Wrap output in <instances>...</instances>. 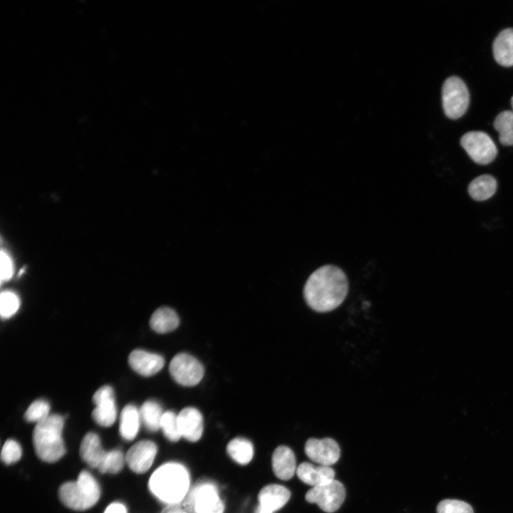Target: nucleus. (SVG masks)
Instances as JSON below:
<instances>
[{
    "mask_svg": "<svg viewBox=\"0 0 513 513\" xmlns=\"http://www.w3.org/2000/svg\"><path fill=\"white\" fill-rule=\"evenodd\" d=\"M348 281L339 267L327 264L314 271L306 280L304 297L317 312H328L339 306L346 297Z\"/></svg>",
    "mask_w": 513,
    "mask_h": 513,
    "instance_id": "f257e3e1",
    "label": "nucleus"
},
{
    "mask_svg": "<svg viewBox=\"0 0 513 513\" xmlns=\"http://www.w3.org/2000/svg\"><path fill=\"white\" fill-rule=\"evenodd\" d=\"M189 483V474L183 466L167 463L160 467L152 475L149 487L161 501L176 503L186 494Z\"/></svg>",
    "mask_w": 513,
    "mask_h": 513,
    "instance_id": "f03ea898",
    "label": "nucleus"
},
{
    "mask_svg": "<svg viewBox=\"0 0 513 513\" xmlns=\"http://www.w3.org/2000/svg\"><path fill=\"white\" fill-rule=\"evenodd\" d=\"M63 423V418L57 414L48 415L36 423L33 432V443L36 455L43 461L54 462L64 455Z\"/></svg>",
    "mask_w": 513,
    "mask_h": 513,
    "instance_id": "7ed1b4c3",
    "label": "nucleus"
},
{
    "mask_svg": "<svg viewBox=\"0 0 513 513\" xmlns=\"http://www.w3.org/2000/svg\"><path fill=\"white\" fill-rule=\"evenodd\" d=\"M100 490L95 478L87 471L79 473L76 482L63 483L58 489L61 502L67 507L83 511L93 507L99 499Z\"/></svg>",
    "mask_w": 513,
    "mask_h": 513,
    "instance_id": "20e7f679",
    "label": "nucleus"
},
{
    "mask_svg": "<svg viewBox=\"0 0 513 513\" xmlns=\"http://www.w3.org/2000/svg\"><path fill=\"white\" fill-rule=\"evenodd\" d=\"M470 103L468 89L457 76L447 78L442 86V104L447 117L457 119L467 110Z\"/></svg>",
    "mask_w": 513,
    "mask_h": 513,
    "instance_id": "39448f33",
    "label": "nucleus"
},
{
    "mask_svg": "<svg viewBox=\"0 0 513 513\" xmlns=\"http://www.w3.org/2000/svg\"><path fill=\"white\" fill-rule=\"evenodd\" d=\"M346 497L343 484L336 480L311 487L306 494L305 499L309 503L316 504L323 512L332 513L338 510Z\"/></svg>",
    "mask_w": 513,
    "mask_h": 513,
    "instance_id": "423d86ee",
    "label": "nucleus"
},
{
    "mask_svg": "<svg viewBox=\"0 0 513 513\" xmlns=\"http://www.w3.org/2000/svg\"><path fill=\"white\" fill-rule=\"evenodd\" d=\"M460 144L470 158L477 164L490 163L497 156V147L491 138L481 131H470L463 135Z\"/></svg>",
    "mask_w": 513,
    "mask_h": 513,
    "instance_id": "0eeeda50",
    "label": "nucleus"
},
{
    "mask_svg": "<svg viewBox=\"0 0 513 513\" xmlns=\"http://www.w3.org/2000/svg\"><path fill=\"white\" fill-rule=\"evenodd\" d=\"M169 370L175 381L184 386L197 385L204 375V368L201 363L185 353H178L173 357Z\"/></svg>",
    "mask_w": 513,
    "mask_h": 513,
    "instance_id": "6e6552de",
    "label": "nucleus"
},
{
    "mask_svg": "<svg viewBox=\"0 0 513 513\" xmlns=\"http://www.w3.org/2000/svg\"><path fill=\"white\" fill-rule=\"evenodd\" d=\"M307 457L313 462L325 466L335 464L339 459L341 450L338 443L332 438H309L304 445Z\"/></svg>",
    "mask_w": 513,
    "mask_h": 513,
    "instance_id": "1a4fd4ad",
    "label": "nucleus"
},
{
    "mask_svg": "<svg viewBox=\"0 0 513 513\" xmlns=\"http://www.w3.org/2000/svg\"><path fill=\"white\" fill-rule=\"evenodd\" d=\"M93 401L95 405L92 412L93 419L101 426H111L115 421L117 415L113 388L109 385L100 387L94 393Z\"/></svg>",
    "mask_w": 513,
    "mask_h": 513,
    "instance_id": "9d476101",
    "label": "nucleus"
},
{
    "mask_svg": "<svg viewBox=\"0 0 513 513\" xmlns=\"http://www.w3.org/2000/svg\"><path fill=\"white\" fill-rule=\"evenodd\" d=\"M190 496V501L196 513H223V502L213 484H200L193 489Z\"/></svg>",
    "mask_w": 513,
    "mask_h": 513,
    "instance_id": "9b49d317",
    "label": "nucleus"
},
{
    "mask_svg": "<svg viewBox=\"0 0 513 513\" xmlns=\"http://www.w3.org/2000/svg\"><path fill=\"white\" fill-rule=\"evenodd\" d=\"M157 450V446L153 442L147 440L140 441L128 450L125 462L133 472L144 473L152 465Z\"/></svg>",
    "mask_w": 513,
    "mask_h": 513,
    "instance_id": "f8f14e48",
    "label": "nucleus"
},
{
    "mask_svg": "<svg viewBox=\"0 0 513 513\" xmlns=\"http://www.w3.org/2000/svg\"><path fill=\"white\" fill-rule=\"evenodd\" d=\"M128 363L140 375L151 376L162 368L165 361L160 355L136 349L130 353Z\"/></svg>",
    "mask_w": 513,
    "mask_h": 513,
    "instance_id": "ddd939ff",
    "label": "nucleus"
},
{
    "mask_svg": "<svg viewBox=\"0 0 513 513\" xmlns=\"http://www.w3.org/2000/svg\"><path fill=\"white\" fill-rule=\"evenodd\" d=\"M178 425L182 437L190 442L199 440L203 432V418L196 408L187 407L177 415Z\"/></svg>",
    "mask_w": 513,
    "mask_h": 513,
    "instance_id": "4468645a",
    "label": "nucleus"
},
{
    "mask_svg": "<svg viewBox=\"0 0 513 513\" xmlns=\"http://www.w3.org/2000/svg\"><path fill=\"white\" fill-rule=\"evenodd\" d=\"M296 473L301 481L312 487L335 480V472L330 466L315 465L307 462L301 463Z\"/></svg>",
    "mask_w": 513,
    "mask_h": 513,
    "instance_id": "2eb2a0df",
    "label": "nucleus"
},
{
    "mask_svg": "<svg viewBox=\"0 0 513 513\" xmlns=\"http://www.w3.org/2000/svg\"><path fill=\"white\" fill-rule=\"evenodd\" d=\"M271 464L274 473L282 480L291 479L296 472L294 453L287 446L281 445L275 449Z\"/></svg>",
    "mask_w": 513,
    "mask_h": 513,
    "instance_id": "dca6fc26",
    "label": "nucleus"
},
{
    "mask_svg": "<svg viewBox=\"0 0 513 513\" xmlns=\"http://www.w3.org/2000/svg\"><path fill=\"white\" fill-rule=\"evenodd\" d=\"M291 496L289 490L279 484H271L264 487L258 494L259 504L271 512L283 507Z\"/></svg>",
    "mask_w": 513,
    "mask_h": 513,
    "instance_id": "f3484780",
    "label": "nucleus"
},
{
    "mask_svg": "<svg viewBox=\"0 0 513 513\" xmlns=\"http://www.w3.org/2000/svg\"><path fill=\"white\" fill-rule=\"evenodd\" d=\"M492 52L495 61L501 66H513V28L502 30L494 38Z\"/></svg>",
    "mask_w": 513,
    "mask_h": 513,
    "instance_id": "a211bd4d",
    "label": "nucleus"
},
{
    "mask_svg": "<svg viewBox=\"0 0 513 513\" xmlns=\"http://www.w3.org/2000/svg\"><path fill=\"white\" fill-rule=\"evenodd\" d=\"M106 453L101 446L98 435L88 432L84 436L80 446V455L89 466L98 468Z\"/></svg>",
    "mask_w": 513,
    "mask_h": 513,
    "instance_id": "6ab92c4d",
    "label": "nucleus"
},
{
    "mask_svg": "<svg viewBox=\"0 0 513 513\" xmlns=\"http://www.w3.org/2000/svg\"><path fill=\"white\" fill-rule=\"evenodd\" d=\"M180 323L177 313L169 307H160L152 315L150 320L151 328L159 333H166L175 330Z\"/></svg>",
    "mask_w": 513,
    "mask_h": 513,
    "instance_id": "aec40b11",
    "label": "nucleus"
},
{
    "mask_svg": "<svg viewBox=\"0 0 513 513\" xmlns=\"http://www.w3.org/2000/svg\"><path fill=\"white\" fill-rule=\"evenodd\" d=\"M140 422L139 410L135 406L129 404L124 407L120 414L119 428L123 439L133 440L138 435Z\"/></svg>",
    "mask_w": 513,
    "mask_h": 513,
    "instance_id": "412c9836",
    "label": "nucleus"
},
{
    "mask_svg": "<svg viewBox=\"0 0 513 513\" xmlns=\"http://www.w3.org/2000/svg\"><path fill=\"white\" fill-rule=\"evenodd\" d=\"M497 183L489 175H482L474 179L468 186L470 197L476 201L490 198L496 192Z\"/></svg>",
    "mask_w": 513,
    "mask_h": 513,
    "instance_id": "4be33fe9",
    "label": "nucleus"
},
{
    "mask_svg": "<svg viewBox=\"0 0 513 513\" xmlns=\"http://www.w3.org/2000/svg\"><path fill=\"white\" fill-rule=\"evenodd\" d=\"M140 420L145 428L150 432L157 431L163 412L160 404L153 400L145 401L139 410Z\"/></svg>",
    "mask_w": 513,
    "mask_h": 513,
    "instance_id": "5701e85b",
    "label": "nucleus"
},
{
    "mask_svg": "<svg viewBox=\"0 0 513 513\" xmlns=\"http://www.w3.org/2000/svg\"><path fill=\"white\" fill-rule=\"evenodd\" d=\"M227 451L233 460L243 465L248 464L254 455L252 442L243 437H236L232 440L227 446Z\"/></svg>",
    "mask_w": 513,
    "mask_h": 513,
    "instance_id": "b1692460",
    "label": "nucleus"
},
{
    "mask_svg": "<svg viewBox=\"0 0 513 513\" xmlns=\"http://www.w3.org/2000/svg\"><path fill=\"white\" fill-rule=\"evenodd\" d=\"M494 128L499 133V140L505 146L513 145V112L504 110L495 118Z\"/></svg>",
    "mask_w": 513,
    "mask_h": 513,
    "instance_id": "393cba45",
    "label": "nucleus"
},
{
    "mask_svg": "<svg viewBox=\"0 0 513 513\" xmlns=\"http://www.w3.org/2000/svg\"><path fill=\"white\" fill-rule=\"evenodd\" d=\"M125 462V456L119 450H113L107 452L103 462L98 467L102 473L115 474L120 472Z\"/></svg>",
    "mask_w": 513,
    "mask_h": 513,
    "instance_id": "a878e982",
    "label": "nucleus"
},
{
    "mask_svg": "<svg viewBox=\"0 0 513 513\" xmlns=\"http://www.w3.org/2000/svg\"><path fill=\"white\" fill-rule=\"evenodd\" d=\"M160 428L164 435L172 442H177L182 437L179 429L177 415L172 411H166L163 413Z\"/></svg>",
    "mask_w": 513,
    "mask_h": 513,
    "instance_id": "bb28decb",
    "label": "nucleus"
},
{
    "mask_svg": "<svg viewBox=\"0 0 513 513\" xmlns=\"http://www.w3.org/2000/svg\"><path fill=\"white\" fill-rule=\"evenodd\" d=\"M436 513H474L467 502L456 499H445L438 502Z\"/></svg>",
    "mask_w": 513,
    "mask_h": 513,
    "instance_id": "cd10ccee",
    "label": "nucleus"
},
{
    "mask_svg": "<svg viewBox=\"0 0 513 513\" xmlns=\"http://www.w3.org/2000/svg\"><path fill=\"white\" fill-rule=\"evenodd\" d=\"M49 404L43 400L33 401L27 408L24 418L28 422L39 423L46 419L49 415Z\"/></svg>",
    "mask_w": 513,
    "mask_h": 513,
    "instance_id": "c85d7f7f",
    "label": "nucleus"
},
{
    "mask_svg": "<svg viewBox=\"0 0 513 513\" xmlns=\"http://www.w3.org/2000/svg\"><path fill=\"white\" fill-rule=\"evenodd\" d=\"M20 306L16 294L11 291H3L0 297V314L2 318H9L16 314Z\"/></svg>",
    "mask_w": 513,
    "mask_h": 513,
    "instance_id": "c756f323",
    "label": "nucleus"
},
{
    "mask_svg": "<svg viewBox=\"0 0 513 513\" xmlns=\"http://www.w3.org/2000/svg\"><path fill=\"white\" fill-rule=\"evenodd\" d=\"M21 453L20 445L14 440H8L2 447L1 459L4 463L11 465L21 458Z\"/></svg>",
    "mask_w": 513,
    "mask_h": 513,
    "instance_id": "7c9ffc66",
    "label": "nucleus"
},
{
    "mask_svg": "<svg viewBox=\"0 0 513 513\" xmlns=\"http://www.w3.org/2000/svg\"><path fill=\"white\" fill-rule=\"evenodd\" d=\"M13 264L9 255L1 251V281H7L13 275Z\"/></svg>",
    "mask_w": 513,
    "mask_h": 513,
    "instance_id": "2f4dec72",
    "label": "nucleus"
},
{
    "mask_svg": "<svg viewBox=\"0 0 513 513\" xmlns=\"http://www.w3.org/2000/svg\"><path fill=\"white\" fill-rule=\"evenodd\" d=\"M104 513H127V510L123 504L116 502L110 504Z\"/></svg>",
    "mask_w": 513,
    "mask_h": 513,
    "instance_id": "473e14b6",
    "label": "nucleus"
},
{
    "mask_svg": "<svg viewBox=\"0 0 513 513\" xmlns=\"http://www.w3.org/2000/svg\"><path fill=\"white\" fill-rule=\"evenodd\" d=\"M255 513H273V512L268 509L261 506L260 504L257 507Z\"/></svg>",
    "mask_w": 513,
    "mask_h": 513,
    "instance_id": "72a5a7b5",
    "label": "nucleus"
},
{
    "mask_svg": "<svg viewBox=\"0 0 513 513\" xmlns=\"http://www.w3.org/2000/svg\"><path fill=\"white\" fill-rule=\"evenodd\" d=\"M511 105H512V109H513V96H512V98H511Z\"/></svg>",
    "mask_w": 513,
    "mask_h": 513,
    "instance_id": "f704fd0d",
    "label": "nucleus"
},
{
    "mask_svg": "<svg viewBox=\"0 0 513 513\" xmlns=\"http://www.w3.org/2000/svg\"><path fill=\"white\" fill-rule=\"evenodd\" d=\"M175 513H177V512H175Z\"/></svg>",
    "mask_w": 513,
    "mask_h": 513,
    "instance_id": "c9c22d12",
    "label": "nucleus"
}]
</instances>
